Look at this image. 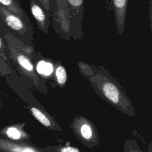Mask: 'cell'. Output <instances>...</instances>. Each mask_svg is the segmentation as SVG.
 Segmentation results:
<instances>
[{
    "label": "cell",
    "instance_id": "cell-9",
    "mask_svg": "<svg viewBox=\"0 0 152 152\" xmlns=\"http://www.w3.org/2000/svg\"><path fill=\"white\" fill-rule=\"evenodd\" d=\"M31 11L32 14L34 16V17L39 22L42 23L44 21V20L45 19V15L43 11H42V10L39 5H37L35 4H31Z\"/></svg>",
    "mask_w": 152,
    "mask_h": 152
},
{
    "label": "cell",
    "instance_id": "cell-1",
    "mask_svg": "<svg viewBox=\"0 0 152 152\" xmlns=\"http://www.w3.org/2000/svg\"><path fill=\"white\" fill-rule=\"evenodd\" d=\"M23 124L9 125L0 129V137L15 142H24L27 138V134L24 131Z\"/></svg>",
    "mask_w": 152,
    "mask_h": 152
},
{
    "label": "cell",
    "instance_id": "cell-13",
    "mask_svg": "<svg viewBox=\"0 0 152 152\" xmlns=\"http://www.w3.org/2000/svg\"><path fill=\"white\" fill-rule=\"evenodd\" d=\"M0 57L2 58L5 61L7 60V56L5 53V45L1 37H0Z\"/></svg>",
    "mask_w": 152,
    "mask_h": 152
},
{
    "label": "cell",
    "instance_id": "cell-12",
    "mask_svg": "<svg viewBox=\"0 0 152 152\" xmlns=\"http://www.w3.org/2000/svg\"><path fill=\"white\" fill-rule=\"evenodd\" d=\"M11 70L6 61L0 57V76L5 77L11 74Z\"/></svg>",
    "mask_w": 152,
    "mask_h": 152
},
{
    "label": "cell",
    "instance_id": "cell-8",
    "mask_svg": "<svg viewBox=\"0 0 152 152\" xmlns=\"http://www.w3.org/2000/svg\"><path fill=\"white\" fill-rule=\"evenodd\" d=\"M36 69L39 74L45 76H48L52 73L53 67L50 63L44 61H40L37 64Z\"/></svg>",
    "mask_w": 152,
    "mask_h": 152
},
{
    "label": "cell",
    "instance_id": "cell-5",
    "mask_svg": "<svg viewBox=\"0 0 152 152\" xmlns=\"http://www.w3.org/2000/svg\"><path fill=\"white\" fill-rule=\"evenodd\" d=\"M102 90L106 97L112 103L117 104L121 101L120 91L113 83L110 81L104 83Z\"/></svg>",
    "mask_w": 152,
    "mask_h": 152
},
{
    "label": "cell",
    "instance_id": "cell-2",
    "mask_svg": "<svg viewBox=\"0 0 152 152\" xmlns=\"http://www.w3.org/2000/svg\"><path fill=\"white\" fill-rule=\"evenodd\" d=\"M0 152H40L23 142H15L0 137Z\"/></svg>",
    "mask_w": 152,
    "mask_h": 152
},
{
    "label": "cell",
    "instance_id": "cell-14",
    "mask_svg": "<svg viewBox=\"0 0 152 152\" xmlns=\"http://www.w3.org/2000/svg\"><path fill=\"white\" fill-rule=\"evenodd\" d=\"M126 0H113L114 4L118 8H123L126 4Z\"/></svg>",
    "mask_w": 152,
    "mask_h": 152
},
{
    "label": "cell",
    "instance_id": "cell-16",
    "mask_svg": "<svg viewBox=\"0 0 152 152\" xmlns=\"http://www.w3.org/2000/svg\"><path fill=\"white\" fill-rule=\"evenodd\" d=\"M68 1L69 3L74 7H78L81 5L83 1V0H68Z\"/></svg>",
    "mask_w": 152,
    "mask_h": 152
},
{
    "label": "cell",
    "instance_id": "cell-4",
    "mask_svg": "<svg viewBox=\"0 0 152 152\" xmlns=\"http://www.w3.org/2000/svg\"><path fill=\"white\" fill-rule=\"evenodd\" d=\"M8 43L11 58L21 69L28 74H31L34 70V67L28 58L23 53L15 49L9 42Z\"/></svg>",
    "mask_w": 152,
    "mask_h": 152
},
{
    "label": "cell",
    "instance_id": "cell-10",
    "mask_svg": "<svg viewBox=\"0 0 152 152\" xmlns=\"http://www.w3.org/2000/svg\"><path fill=\"white\" fill-rule=\"evenodd\" d=\"M80 132L82 137L85 140H90L93 136L91 127L87 124H83L80 128Z\"/></svg>",
    "mask_w": 152,
    "mask_h": 152
},
{
    "label": "cell",
    "instance_id": "cell-7",
    "mask_svg": "<svg viewBox=\"0 0 152 152\" xmlns=\"http://www.w3.org/2000/svg\"><path fill=\"white\" fill-rule=\"evenodd\" d=\"M31 112L34 117L45 126H50L51 123L49 118L39 109L35 107H31Z\"/></svg>",
    "mask_w": 152,
    "mask_h": 152
},
{
    "label": "cell",
    "instance_id": "cell-3",
    "mask_svg": "<svg viewBox=\"0 0 152 152\" xmlns=\"http://www.w3.org/2000/svg\"><path fill=\"white\" fill-rule=\"evenodd\" d=\"M0 16L4 23L14 31L21 32L25 28V26L21 18L1 4H0Z\"/></svg>",
    "mask_w": 152,
    "mask_h": 152
},
{
    "label": "cell",
    "instance_id": "cell-11",
    "mask_svg": "<svg viewBox=\"0 0 152 152\" xmlns=\"http://www.w3.org/2000/svg\"><path fill=\"white\" fill-rule=\"evenodd\" d=\"M56 80L59 84H63L66 81V72L62 66H59L56 69Z\"/></svg>",
    "mask_w": 152,
    "mask_h": 152
},
{
    "label": "cell",
    "instance_id": "cell-15",
    "mask_svg": "<svg viewBox=\"0 0 152 152\" xmlns=\"http://www.w3.org/2000/svg\"><path fill=\"white\" fill-rule=\"evenodd\" d=\"M60 152H80L79 150L72 147H65L60 150Z\"/></svg>",
    "mask_w": 152,
    "mask_h": 152
},
{
    "label": "cell",
    "instance_id": "cell-6",
    "mask_svg": "<svg viewBox=\"0 0 152 152\" xmlns=\"http://www.w3.org/2000/svg\"><path fill=\"white\" fill-rule=\"evenodd\" d=\"M0 4L6 7L20 18L23 17L22 9L21 8L20 4L17 3V0H0Z\"/></svg>",
    "mask_w": 152,
    "mask_h": 152
},
{
    "label": "cell",
    "instance_id": "cell-17",
    "mask_svg": "<svg viewBox=\"0 0 152 152\" xmlns=\"http://www.w3.org/2000/svg\"><path fill=\"white\" fill-rule=\"evenodd\" d=\"M4 106V103H3V102L0 97V107H2Z\"/></svg>",
    "mask_w": 152,
    "mask_h": 152
}]
</instances>
